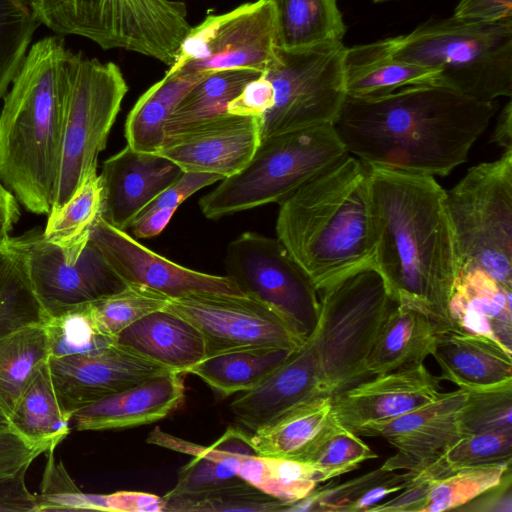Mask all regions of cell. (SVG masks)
<instances>
[{"label": "cell", "instance_id": "obj_1", "mask_svg": "<svg viewBox=\"0 0 512 512\" xmlns=\"http://www.w3.org/2000/svg\"><path fill=\"white\" fill-rule=\"evenodd\" d=\"M497 110L439 84L372 98L347 97L334 127L367 167L446 176L466 162Z\"/></svg>", "mask_w": 512, "mask_h": 512}, {"label": "cell", "instance_id": "obj_2", "mask_svg": "<svg viewBox=\"0 0 512 512\" xmlns=\"http://www.w3.org/2000/svg\"><path fill=\"white\" fill-rule=\"evenodd\" d=\"M369 169L375 232L373 267L397 304L456 329L449 303L459 274L446 191L433 176Z\"/></svg>", "mask_w": 512, "mask_h": 512}, {"label": "cell", "instance_id": "obj_3", "mask_svg": "<svg viewBox=\"0 0 512 512\" xmlns=\"http://www.w3.org/2000/svg\"><path fill=\"white\" fill-rule=\"evenodd\" d=\"M279 205L277 238L318 292L373 267L369 169L356 157L347 154Z\"/></svg>", "mask_w": 512, "mask_h": 512}, {"label": "cell", "instance_id": "obj_4", "mask_svg": "<svg viewBox=\"0 0 512 512\" xmlns=\"http://www.w3.org/2000/svg\"><path fill=\"white\" fill-rule=\"evenodd\" d=\"M64 40L35 42L4 96L0 112V182L30 212L49 214L64 125Z\"/></svg>", "mask_w": 512, "mask_h": 512}, {"label": "cell", "instance_id": "obj_5", "mask_svg": "<svg viewBox=\"0 0 512 512\" xmlns=\"http://www.w3.org/2000/svg\"><path fill=\"white\" fill-rule=\"evenodd\" d=\"M397 59L438 73L437 84L472 99L512 95V20L471 23L454 17L387 39Z\"/></svg>", "mask_w": 512, "mask_h": 512}, {"label": "cell", "instance_id": "obj_6", "mask_svg": "<svg viewBox=\"0 0 512 512\" xmlns=\"http://www.w3.org/2000/svg\"><path fill=\"white\" fill-rule=\"evenodd\" d=\"M40 24L172 66L192 26L178 0H32Z\"/></svg>", "mask_w": 512, "mask_h": 512}, {"label": "cell", "instance_id": "obj_7", "mask_svg": "<svg viewBox=\"0 0 512 512\" xmlns=\"http://www.w3.org/2000/svg\"><path fill=\"white\" fill-rule=\"evenodd\" d=\"M348 154L334 125L326 124L261 140L239 173L224 178L199 200L215 220L288 199L302 185Z\"/></svg>", "mask_w": 512, "mask_h": 512}, {"label": "cell", "instance_id": "obj_8", "mask_svg": "<svg viewBox=\"0 0 512 512\" xmlns=\"http://www.w3.org/2000/svg\"><path fill=\"white\" fill-rule=\"evenodd\" d=\"M320 315L310 337L331 394L365 379L379 332L396 306L374 267H365L320 291Z\"/></svg>", "mask_w": 512, "mask_h": 512}, {"label": "cell", "instance_id": "obj_9", "mask_svg": "<svg viewBox=\"0 0 512 512\" xmlns=\"http://www.w3.org/2000/svg\"><path fill=\"white\" fill-rule=\"evenodd\" d=\"M64 125L59 174L50 213L61 209L86 176L97 170L128 86L113 62L69 49L62 63Z\"/></svg>", "mask_w": 512, "mask_h": 512}, {"label": "cell", "instance_id": "obj_10", "mask_svg": "<svg viewBox=\"0 0 512 512\" xmlns=\"http://www.w3.org/2000/svg\"><path fill=\"white\" fill-rule=\"evenodd\" d=\"M446 204L459 272L480 269L512 287V150L470 167Z\"/></svg>", "mask_w": 512, "mask_h": 512}, {"label": "cell", "instance_id": "obj_11", "mask_svg": "<svg viewBox=\"0 0 512 512\" xmlns=\"http://www.w3.org/2000/svg\"><path fill=\"white\" fill-rule=\"evenodd\" d=\"M342 42L285 51L263 74L274 91L272 107L260 118L261 140L292 131L334 125L346 99Z\"/></svg>", "mask_w": 512, "mask_h": 512}, {"label": "cell", "instance_id": "obj_12", "mask_svg": "<svg viewBox=\"0 0 512 512\" xmlns=\"http://www.w3.org/2000/svg\"><path fill=\"white\" fill-rule=\"evenodd\" d=\"M225 267L242 292L275 312L303 342L316 329L320 296L278 238L244 232L226 250Z\"/></svg>", "mask_w": 512, "mask_h": 512}, {"label": "cell", "instance_id": "obj_13", "mask_svg": "<svg viewBox=\"0 0 512 512\" xmlns=\"http://www.w3.org/2000/svg\"><path fill=\"white\" fill-rule=\"evenodd\" d=\"M276 53L272 4L257 0L192 27L168 70L198 76L238 69L263 73Z\"/></svg>", "mask_w": 512, "mask_h": 512}, {"label": "cell", "instance_id": "obj_14", "mask_svg": "<svg viewBox=\"0 0 512 512\" xmlns=\"http://www.w3.org/2000/svg\"><path fill=\"white\" fill-rule=\"evenodd\" d=\"M13 240L48 319L119 292L127 285L90 239L74 262L67 261L60 248L48 242L39 229Z\"/></svg>", "mask_w": 512, "mask_h": 512}, {"label": "cell", "instance_id": "obj_15", "mask_svg": "<svg viewBox=\"0 0 512 512\" xmlns=\"http://www.w3.org/2000/svg\"><path fill=\"white\" fill-rule=\"evenodd\" d=\"M165 309L200 331L206 357L243 349H298L305 343L269 307L247 295L194 294L169 300Z\"/></svg>", "mask_w": 512, "mask_h": 512}, {"label": "cell", "instance_id": "obj_16", "mask_svg": "<svg viewBox=\"0 0 512 512\" xmlns=\"http://www.w3.org/2000/svg\"><path fill=\"white\" fill-rule=\"evenodd\" d=\"M89 239L126 284L149 288L169 300L194 294L245 295L227 275H211L179 265L145 247L101 216L93 225Z\"/></svg>", "mask_w": 512, "mask_h": 512}, {"label": "cell", "instance_id": "obj_17", "mask_svg": "<svg viewBox=\"0 0 512 512\" xmlns=\"http://www.w3.org/2000/svg\"><path fill=\"white\" fill-rule=\"evenodd\" d=\"M467 391L441 393L433 402L384 421L357 428L359 436L382 437L397 454L383 468L418 472L438 461L463 436L459 414Z\"/></svg>", "mask_w": 512, "mask_h": 512}, {"label": "cell", "instance_id": "obj_18", "mask_svg": "<svg viewBox=\"0 0 512 512\" xmlns=\"http://www.w3.org/2000/svg\"><path fill=\"white\" fill-rule=\"evenodd\" d=\"M49 370L62 411L78 409L169 369L118 345L84 354L49 357Z\"/></svg>", "mask_w": 512, "mask_h": 512}, {"label": "cell", "instance_id": "obj_19", "mask_svg": "<svg viewBox=\"0 0 512 512\" xmlns=\"http://www.w3.org/2000/svg\"><path fill=\"white\" fill-rule=\"evenodd\" d=\"M261 143L260 118L223 113L165 137L156 154L183 172L227 178L244 169Z\"/></svg>", "mask_w": 512, "mask_h": 512}, {"label": "cell", "instance_id": "obj_20", "mask_svg": "<svg viewBox=\"0 0 512 512\" xmlns=\"http://www.w3.org/2000/svg\"><path fill=\"white\" fill-rule=\"evenodd\" d=\"M440 381L424 364L368 377L332 394V413L354 432L433 402L442 393Z\"/></svg>", "mask_w": 512, "mask_h": 512}, {"label": "cell", "instance_id": "obj_21", "mask_svg": "<svg viewBox=\"0 0 512 512\" xmlns=\"http://www.w3.org/2000/svg\"><path fill=\"white\" fill-rule=\"evenodd\" d=\"M329 395L309 338L262 383L234 399L230 409L240 424L255 432Z\"/></svg>", "mask_w": 512, "mask_h": 512}, {"label": "cell", "instance_id": "obj_22", "mask_svg": "<svg viewBox=\"0 0 512 512\" xmlns=\"http://www.w3.org/2000/svg\"><path fill=\"white\" fill-rule=\"evenodd\" d=\"M182 173L171 160L126 145L103 163L99 175L103 192L101 217L126 231L139 213Z\"/></svg>", "mask_w": 512, "mask_h": 512}, {"label": "cell", "instance_id": "obj_23", "mask_svg": "<svg viewBox=\"0 0 512 512\" xmlns=\"http://www.w3.org/2000/svg\"><path fill=\"white\" fill-rule=\"evenodd\" d=\"M184 394L182 373L164 372L78 409L70 424L79 431L150 424L173 412Z\"/></svg>", "mask_w": 512, "mask_h": 512}, {"label": "cell", "instance_id": "obj_24", "mask_svg": "<svg viewBox=\"0 0 512 512\" xmlns=\"http://www.w3.org/2000/svg\"><path fill=\"white\" fill-rule=\"evenodd\" d=\"M453 326L512 352V287L480 269L458 274L449 303Z\"/></svg>", "mask_w": 512, "mask_h": 512}, {"label": "cell", "instance_id": "obj_25", "mask_svg": "<svg viewBox=\"0 0 512 512\" xmlns=\"http://www.w3.org/2000/svg\"><path fill=\"white\" fill-rule=\"evenodd\" d=\"M115 342L170 371L182 374L189 373L206 357L200 331L165 308L125 328L115 337Z\"/></svg>", "mask_w": 512, "mask_h": 512}, {"label": "cell", "instance_id": "obj_26", "mask_svg": "<svg viewBox=\"0 0 512 512\" xmlns=\"http://www.w3.org/2000/svg\"><path fill=\"white\" fill-rule=\"evenodd\" d=\"M511 353L487 337L451 329L439 335L432 356L441 380L479 389L512 381Z\"/></svg>", "mask_w": 512, "mask_h": 512}, {"label": "cell", "instance_id": "obj_27", "mask_svg": "<svg viewBox=\"0 0 512 512\" xmlns=\"http://www.w3.org/2000/svg\"><path fill=\"white\" fill-rule=\"evenodd\" d=\"M344 88L347 97H379L398 89L437 84L438 73L430 68L397 59L387 39L345 48Z\"/></svg>", "mask_w": 512, "mask_h": 512}, {"label": "cell", "instance_id": "obj_28", "mask_svg": "<svg viewBox=\"0 0 512 512\" xmlns=\"http://www.w3.org/2000/svg\"><path fill=\"white\" fill-rule=\"evenodd\" d=\"M443 333L424 313L396 304L385 320L367 358L368 377L424 364Z\"/></svg>", "mask_w": 512, "mask_h": 512}, {"label": "cell", "instance_id": "obj_29", "mask_svg": "<svg viewBox=\"0 0 512 512\" xmlns=\"http://www.w3.org/2000/svg\"><path fill=\"white\" fill-rule=\"evenodd\" d=\"M276 46L285 51L342 42L346 27L338 0H269Z\"/></svg>", "mask_w": 512, "mask_h": 512}, {"label": "cell", "instance_id": "obj_30", "mask_svg": "<svg viewBox=\"0 0 512 512\" xmlns=\"http://www.w3.org/2000/svg\"><path fill=\"white\" fill-rule=\"evenodd\" d=\"M205 76L167 70L137 100L125 122L127 145L138 152L157 153L165 140V124L185 94Z\"/></svg>", "mask_w": 512, "mask_h": 512}, {"label": "cell", "instance_id": "obj_31", "mask_svg": "<svg viewBox=\"0 0 512 512\" xmlns=\"http://www.w3.org/2000/svg\"><path fill=\"white\" fill-rule=\"evenodd\" d=\"M10 428L31 443L55 449L70 432V418L59 404L48 361L43 363L9 416Z\"/></svg>", "mask_w": 512, "mask_h": 512}, {"label": "cell", "instance_id": "obj_32", "mask_svg": "<svg viewBox=\"0 0 512 512\" xmlns=\"http://www.w3.org/2000/svg\"><path fill=\"white\" fill-rule=\"evenodd\" d=\"M331 398L322 397L253 432L250 442L256 453L300 461L335 421Z\"/></svg>", "mask_w": 512, "mask_h": 512}, {"label": "cell", "instance_id": "obj_33", "mask_svg": "<svg viewBox=\"0 0 512 512\" xmlns=\"http://www.w3.org/2000/svg\"><path fill=\"white\" fill-rule=\"evenodd\" d=\"M297 349L256 348L234 350L204 358L189 373L226 397L251 390L280 367Z\"/></svg>", "mask_w": 512, "mask_h": 512}, {"label": "cell", "instance_id": "obj_34", "mask_svg": "<svg viewBox=\"0 0 512 512\" xmlns=\"http://www.w3.org/2000/svg\"><path fill=\"white\" fill-rule=\"evenodd\" d=\"M416 472L378 469L343 483L316 488L285 511H370L384 498L400 491Z\"/></svg>", "mask_w": 512, "mask_h": 512}, {"label": "cell", "instance_id": "obj_35", "mask_svg": "<svg viewBox=\"0 0 512 512\" xmlns=\"http://www.w3.org/2000/svg\"><path fill=\"white\" fill-rule=\"evenodd\" d=\"M256 454L250 435L229 427L214 444L205 446L179 470L171 491L198 493L243 482L238 475L240 460L243 456Z\"/></svg>", "mask_w": 512, "mask_h": 512}, {"label": "cell", "instance_id": "obj_36", "mask_svg": "<svg viewBox=\"0 0 512 512\" xmlns=\"http://www.w3.org/2000/svg\"><path fill=\"white\" fill-rule=\"evenodd\" d=\"M49 359L46 323L0 338V409L8 417L38 368Z\"/></svg>", "mask_w": 512, "mask_h": 512}, {"label": "cell", "instance_id": "obj_37", "mask_svg": "<svg viewBox=\"0 0 512 512\" xmlns=\"http://www.w3.org/2000/svg\"><path fill=\"white\" fill-rule=\"evenodd\" d=\"M102 184L97 170L90 172L74 195L58 211L48 214L44 238L74 262L89 241L93 225L101 216Z\"/></svg>", "mask_w": 512, "mask_h": 512}, {"label": "cell", "instance_id": "obj_38", "mask_svg": "<svg viewBox=\"0 0 512 512\" xmlns=\"http://www.w3.org/2000/svg\"><path fill=\"white\" fill-rule=\"evenodd\" d=\"M47 320L33 291L24 257L11 237L0 245V338Z\"/></svg>", "mask_w": 512, "mask_h": 512}, {"label": "cell", "instance_id": "obj_39", "mask_svg": "<svg viewBox=\"0 0 512 512\" xmlns=\"http://www.w3.org/2000/svg\"><path fill=\"white\" fill-rule=\"evenodd\" d=\"M261 73L238 69L210 73L198 81L178 103L165 124V137L181 129L226 113L228 103Z\"/></svg>", "mask_w": 512, "mask_h": 512}, {"label": "cell", "instance_id": "obj_40", "mask_svg": "<svg viewBox=\"0 0 512 512\" xmlns=\"http://www.w3.org/2000/svg\"><path fill=\"white\" fill-rule=\"evenodd\" d=\"M238 475L286 507L308 496L323 482L321 473L307 462L257 454L241 458Z\"/></svg>", "mask_w": 512, "mask_h": 512}, {"label": "cell", "instance_id": "obj_41", "mask_svg": "<svg viewBox=\"0 0 512 512\" xmlns=\"http://www.w3.org/2000/svg\"><path fill=\"white\" fill-rule=\"evenodd\" d=\"M511 476V463L464 467L434 477L423 512L454 510L497 489Z\"/></svg>", "mask_w": 512, "mask_h": 512}, {"label": "cell", "instance_id": "obj_42", "mask_svg": "<svg viewBox=\"0 0 512 512\" xmlns=\"http://www.w3.org/2000/svg\"><path fill=\"white\" fill-rule=\"evenodd\" d=\"M164 512H278L286 504L243 481L198 493L167 492Z\"/></svg>", "mask_w": 512, "mask_h": 512}, {"label": "cell", "instance_id": "obj_43", "mask_svg": "<svg viewBox=\"0 0 512 512\" xmlns=\"http://www.w3.org/2000/svg\"><path fill=\"white\" fill-rule=\"evenodd\" d=\"M39 25L32 0H0V100L17 74Z\"/></svg>", "mask_w": 512, "mask_h": 512}, {"label": "cell", "instance_id": "obj_44", "mask_svg": "<svg viewBox=\"0 0 512 512\" xmlns=\"http://www.w3.org/2000/svg\"><path fill=\"white\" fill-rule=\"evenodd\" d=\"M169 299L146 287L127 284L125 288L88 304L98 330L114 338L142 317L164 309Z\"/></svg>", "mask_w": 512, "mask_h": 512}, {"label": "cell", "instance_id": "obj_45", "mask_svg": "<svg viewBox=\"0 0 512 512\" xmlns=\"http://www.w3.org/2000/svg\"><path fill=\"white\" fill-rule=\"evenodd\" d=\"M378 455L355 432L336 419L309 452L300 460L314 466L323 482L357 469Z\"/></svg>", "mask_w": 512, "mask_h": 512}, {"label": "cell", "instance_id": "obj_46", "mask_svg": "<svg viewBox=\"0 0 512 512\" xmlns=\"http://www.w3.org/2000/svg\"><path fill=\"white\" fill-rule=\"evenodd\" d=\"M465 390L467 397L459 414L462 435L512 432V381Z\"/></svg>", "mask_w": 512, "mask_h": 512}, {"label": "cell", "instance_id": "obj_47", "mask_svg": "<svg viewBox=\"0 0 512 512\" xmlns=\"http://www.w3.org/2000/svg\"><path fill=\"white\" fill-rule=\"evenodd\" d=\"M46 329L49 357L89 353L115 343L114 338L98 330L88 304L49 318Z\"/></svg>", "mask_w": 512, "mask_h": 512}, {"label": "cell", "instance_id": "obj_48", "mask_svg": "<svg viewBox=\"0 0 512 512\" xmlns=\"http://www.w3.org/2000/svg\"><path fill=\"white\" fill-rule=\"evenodd\" d=\"M512 432L463 435L438 460L443 473L451 470L499 463H511Z\"/></svg>", "mask_w": 512, "mask_h": 512}, {"label": "cell", "instance_id": "obj_49", "mask_svg": "<svg viewBox=\"0 0 512 512\" xmlns=\"http://www.w3.org/2000/svg\"><path fill=\"white\" fill-rule=\"evenodd\" d=\"M47 451L45 446L29 442L11 428L0 430V478L28 468Z\"/></svg>", "mask_w": 512, "mask_h": 512}, {"label": "cell", "instance_id": "obj_50", "mask_svg": "<svg viewBox=\"0 0 512 512\" xmlns=\"http://www.w3.org/2000/svg\"><path fill=\"white\" fill-rule=\"evenodd\" d=\"M436 473L431 466L418 471L409 482L391 499L380 502L373 512H423L430 484Z\"/></svg>", "mask_w": 512, "mask_h": 512}, {"label": "cell", "instance_id": "obj_51", "mask_svg": "<svg viewBox=\"0 0 512 512\" xmlns=\"http://www.w3.org/2000/svg\"><path fill=\"white\" fill-rule=\"evenodd\" d=\"M274 91L271 82L261 73L248 82L227 105L229 114L261 118L272 107Z\"/></svg>", "mask_w": 512, "mask_h": 512}, {"label": "cell", "instance_id": "obj_52", "mask_svg": "<svg viewBox=\"0 0 512 512\" xmlns=\"http://www.w3.org/2000/svg\"><path fill=\"white\" fill-rule=\"evenodd\" d=\"M223 179L222 176L216 174L183 172L175 182L162 191L144 210L159 208H173L177 210L194 193Z\"/></svg>", "mask_w": 512, "mask_h": 512}, {"label": "cell", "instance_id": "obj_53", "mask_svg": "<svg viewBox=\"0 0 512 512\" xmlns=\"http://www.w3.org/2000/svg\"><path fill=\"white\" fill-rule=\"evenodd\" d=\"M452 17L471 23L512 20V0H461Z\"/></svg>", "mask_w": 512, "mask_h": 512}, {"label": "cell", "instance_id": "obj_54", "mask_svg": "<svg viewBox=\"0 0 512 512\" xmlns=\"http://www.w3.org/2000/svg\"><path fill=\"white\" fill-rule=\"evenodd\" d=\"M27 469L0 478V512H37V495L25 482Z\"/></svg>", "mask_w": 512, "mask_h": 512}, {"label": "cell", "instance_id": "obj_55", "mask_svg": "<svg viewBox=\"0 0 512 512\" xmlns=\"http://www.w3.org/2000/svg\"><path fill=\"white\" fill-rule=\"evenodd\" d=\"M165 500L155 494L117 491L107 494V511L164 512Z\"/></svg>", "mask_w": 512, "mask_h": 512}, {"label": "cell", "instance_id": "obj_56", "mask_svg": "<svg viewBox=\"0 0 512 512\" xmlns=\"http://www.w3.org/2000/svg\"><path fill=\"white\" fill-rule=\"evenodd\" d=\"M175 211L173 208L141 211L130 226L133 237L147 239L158 236L166 228Z\"/></svg>", "mask_w": 512, "mask_h": 512}, {"label": "cell", "instance_id": "obj_57", "mask_svg": "<svg viewBox=\"0 0 512 512\" xmlns=\"http://www.w3.org/2000/svg\"><path fill=\"white\" fill-rule=\"evenodd\" d=\"M20 217V209L14 194L0 182V245L10 240V232Z\"/></svg>", "mask_w": 512, "mask_h": 512}, {"label": "cell", "instance_id": "obj_58", "mask_svg": "<svg viewBox=\"0 0 512 512\" xmlns=\"http://www.w3.org/2000/svg\"><path fill=\"white\" fill-rule=\"evenodd\" d=\"M147 442L163 446L177 452L189 454L193 457L200 454L205 449V446L163 432L159 427H155L153 429L147 437Z\"/></svg>", "mask_w": 512, "mask_h": 512}, {"label": "cell", "instance_id": "obj_59", "mask_svg": "<svg viewBox=\"0 0 512 512\" xmlns=\"http://www.w3.org/2000/svg\"><path fill=\"white\" fill-rule=\"evenodd\" d=\"M491 142L504 151L512 150V103L508 101L502 109L496 121V126L491 135Z\"/></svg>", "mask_w": 512, "mask_h": 512}, {"label": "cell", "instance_id": "obj_60", "mask_svg": "<svg viewBox=\"0 0 512 512\" xmlns=\"http://www.w3.org/2000/svg\"><path fill=\"white\" fill-rule=\"evenodd\" d=\"M10 428L9 419L0 409V430Z\"/></svg>", "mask_w": 512, "mask_h": 512}, {"label": "cell", "instance_id": "obj_61", "mask_svg": "<svg viewBox=\"0 0 512 512\" xmlns=\"http://www.w3.org/2000/svg\"><path fill=\"white\" fill-rule=\"evenodd\" d=\"M373 1H375V2H380V1H383V0H373Z\"/></svg>", "mask_w": 512, "mask_h": 512}]
</instances>
